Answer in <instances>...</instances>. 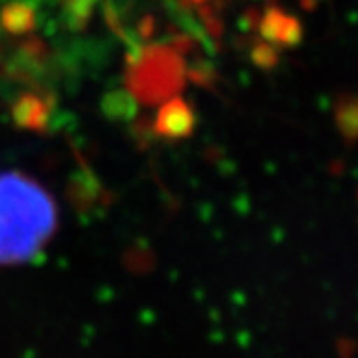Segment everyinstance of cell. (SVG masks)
Instances as JSON below:
<instances>
[{
	"mask_svg": "<svg viewBox=\"0 0 358 358\" xmlns=\"http://www.w3.org/2000/svg\"><path fill=\"white\" fill-rule=\"evenodd\" d=\"M185 84V62L173 44H152L134 50L128 58L126 88L141 103L164 102Z\"/></svg>",
	"mask_w": 358,
	"mask_h": 358,
	"instance_id": "obj_2",
	"label": "cell"
},
{
	"mask_svg": "<svg viewBox=\"0 0 358 358\" xmlns=\"http://www.w3.org/2000/svg\"><path fill=\"white\" fill-rule=\"evenodd\" d=\"M58 225L50 193L20 171L0 173V265H18L48 245Z\"/></svg>",
	"mask_w": 358,
	"mask_h": 358,
	"instance_id": "obj_1",
	"label": "cell"
},
{
	"mask_svg": "<svg viewBox=\"0 0 358 358\" xmlns=\"http://www.w3.org/2000/svg\"><path fill=\"white\" fill-rule=\"evenodd\" d=\"M98 0H56L60 20L70 32H82L88 26Z\"/></svg>",
	"mask_w": 358,
	"mask_h": 358,
	"instance_id": "obj_7",
	"label": "cell"
},
{
	"mask_svg": "<svg viewBox=\"0 0 358 358\" xmlns=\"http://www.w3.org/2000/svg\"><path fill=\"white\" fill-rule=\"evenodd\" d=\"M261 34L273 44H291L299 40L301 30L294 18L281 13L279 8H271L261 20Z\"/></svg>",
	"mask_w": 358,
	"mask_h": 358,
	"instance_id": "obj_6",
	"label": "cell"
},
{
	"mask_svg": "<svg viewBox=\"0 0 358 358\" xmlns=\"http://www.w3.org/2000/svg\"><path fill=\"white\" fill-rule=\"evenodd\" d=\"M138 103L128 88H117L103 96L102 110L114 122H129L138 112Z\"/></svg>",
	"mask_w": 358,
	"mask_h": 358,
	"instance_id": "obj_8",
	"label": "cell"
},
{
	"mask_svg": "<svg viewBox=\"0 0 358 358\" xmlns=\"http://www.w3.org/2000/svg\"><path fill=\"white\" fill-rule=\"evenodd\" d=\"M195 128V114L193 108L183 98L173 96L157 110L154 122V131L169 141L185 140L193 134Z\"/></svg>",
	"mask_w": 358,
	"mask_h": 358,
	"instance_id": "obj_4",
	"label": "cell"
},
{
	"mask_svg": "<svg viewBox=\"0 0 358 358\" xmlns=\"http://www.w3.org/2000/svg\"><path fill=\"white\" fill-rule=\"evenodd\" d=\"M195 2H201V0H195Z\"/></svg>",
	"mask_w": 358,
	"mask_h": 358,
	"instance_id": "obj_9",
	"label": "cell"
},
{
	"mask_svg": "<svg viewBox=\"0 0 358 358\" xmlns=\"http://www.w3.org/2000/svg\"><path fill=\"white\" fill-rule=\"evenodd\" d=\"M56 110V98L40 88H30L18 94L10 106L16 128L46 134L50 129L52 114Z\"/></svg>",
	"mask_w": 358,
	"mask_h": 358,
	"instance_id": "obj_3",
	"label": "cell"
},
{
	"mask_svg": "<svg viewBox=\"0 0 358 358\" xmlns=\"http://www.w3.org/2000/svg\"><path fill=\"white\" fill-rule=\"evenodd\" d=\"M42 0H10L0 8V32L24 38L40 24Z\"/></svg>",
	"mask_w": 358,
	"mask_h": 358,
	"instance_id": "obj_5",
	"label": "cell"
}]
</instances>
